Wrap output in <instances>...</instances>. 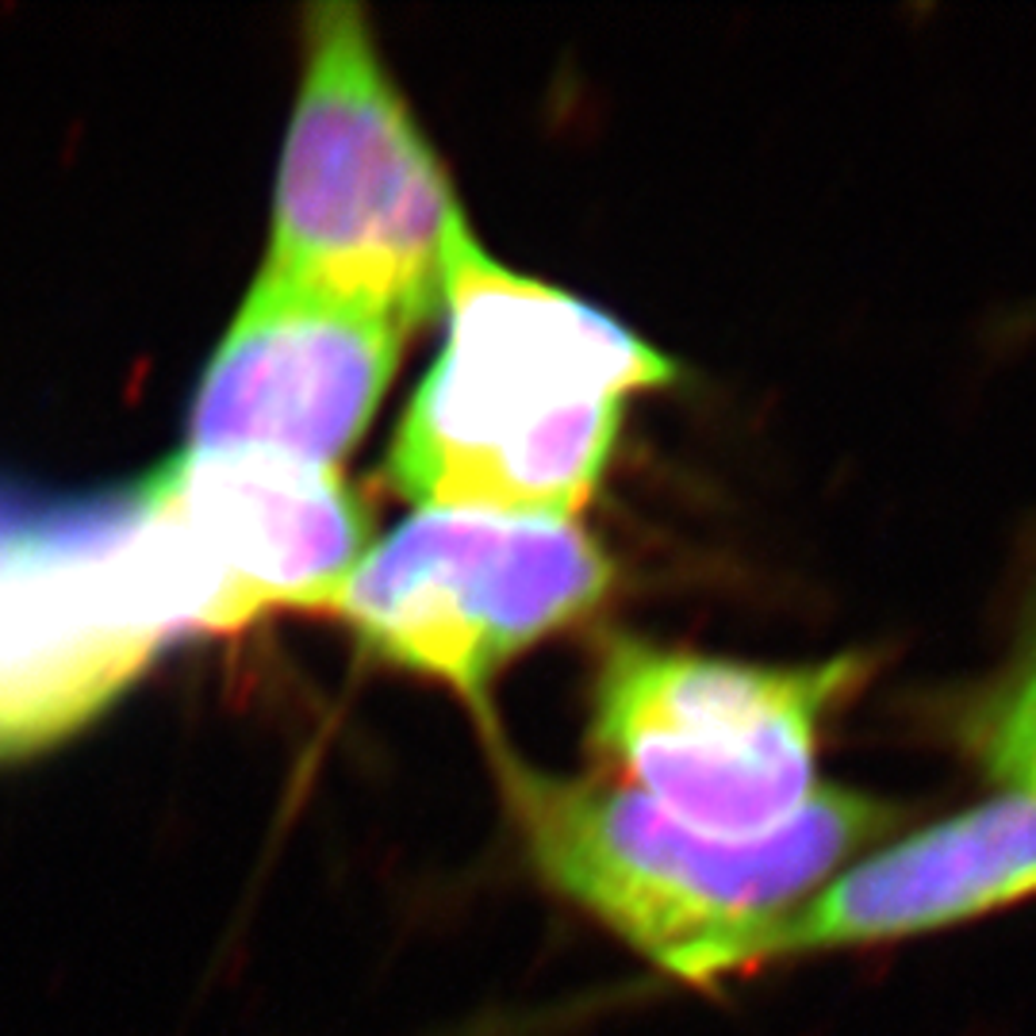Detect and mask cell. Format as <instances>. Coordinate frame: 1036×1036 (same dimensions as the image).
<instances>
[{
	"label": "cell",
	"instance_id": "1",
	"mask_svg": "<svg viewBox=\"0 0 1036 1036\" xmlns=\"http://www.w3.org/2000/svg\"><path fill=\"white\" fill-rule=\"evenodd\" d=\"M446 346L388 446L385 480L415 507L572 518L615 454L626 399L676 365L607 311L511 273L461 235Z\"/></svg>",
	"mask_w": 1036,
	"mask_h": 1036
},
{
	"label": "cell",
	"instance_id": "2",
	"mask_svg": "<svg viewBox=\"0 0 1036 1036\" xmlns=\"http://www.w3.org/2000/svg\"><path fill=\"white\" fill-rule=\"evenodd\" d=\"M496 764L541 883L679 983L764 964L779 925L903 818L879 798L818 787L771 834L721 840L610 779L546 776L511 753Z\"/></svg>",
	"mask_w": 1036,
	"mask_h": 1036
},
{
	"label": "cell",
	"instance_id": "3",
	"mask_svg": "<svg viewBox=\"0 0 1036 1036\" xmlns=\"http://www.w3.org/2000/svg\"><path fill=\"white\" fill-rule=\"evenodd\" d=\"M223 634V607L147 484L127 496L0 491V760L97 718L181 634Z\"/></svg>",
	"mask_w": 1036,
	"mask_h": 1036
},
{
	"label": "cell",
	"instance_id": "4",
	"mask_svg": "<svg viewBox=\"0 0 1036 1036\" xmlns=\"http://www.w3.org/2000/svg\"><path fill=\"white\" fill-rule=\"evenodd\" d=\"M303 31L308 58L280 150L261 273L411 335L441 311L449 253L469 223L361 8L316 4Z\"/></svg>",
	"mask_w": 1036,
	"mask_h": 1036
},
{
	"label": "cell",
	"instance_id": "5",
	"mask_svg": "<svg viewBox=\"0 0 1036 1036\" xmlns=\"http://www.w3.org/2000/svg\"><path fill=\"white\" fill-rule=\"evenodd\" d=\"M864 676V657L764 668L626 638L599 665L591 749L679 826L753 840L818 791V726Z\"/></svg>",
	"mask_w": 1036,
	"mask_h": 1036
},
{
	"label": "cell",
	"instance_id": "6",
	"mask_svg": "<svg viewBox=\"0 0 1036 1036\" xmlns=\"http://www.w3.org/2000/svg\"><path fill=\"white\" fill-rule=\"evenodd\" d=\"M615 565L572 518L419 507L327 602L372 657L480 703L507 665L588 615Z\"/></svg>",
	"mask_w": 1036,
	"mask_h": 1036
},
{
	"label": "cell",
	"instance_id": "7",
	"mask_svg": "<svg viewBox=\"0 0 1036 1036\" xmlns=\"http://www.w3.org/2000/svg\"><path fill=\"white\" fill-rule=\"evenodd\" d=\"M404 338L372 311L258 273L192 399L189 449L338 469L392 385Z\"/></svg>",
	"mask_w": 1036,
	"mask_h": 1036
},
{
	"label": "cell",
	"instance_id": "8",
	"mask_svg": "<svg viewBox=\"0 0 1036 1036\" xmlns=\"http://www.w3.org/2000/svg\"><path fill=\"white\" fill-rule=\"evenodd\" d=\"M142 484L216 580L223 630L285 607L322 610L369 554V515L338 469L185 449Z\"/></svg>",
	"mask_w": 1036,
	"mask_h": 1036
},
{
	"label": "cell",
	"instance_id": "9",
	"mask_svg": "<svg viewBox=\"0 0 1036 1036\" xmlns=\"http://www.w3.org/2000/svg\"><path fill=\"white\" fill-rule=\"evenodd\" d=\"M1036 895V803L1002 795L826 879L779 925L768 959L840 953L975 922Z\"/></svg>",
	"mask_w": 1036,
	"mask_h": 1036
},
{
	"label": "cell",
	"instance_id": "10",
	"mask_svg": "<svg viewBox=\"0 0 1036 1036\" xmlns=\"http://www.w3.org/2000/svg\"><path fill=\"white\" fill-rule=\"evenodd\" d=\"M979 757L1009 795L1036 803V641L979 721Z\"/></svg>",
	"mask_w": 1036,
	"mask_h": 1036
}]
</instances>
